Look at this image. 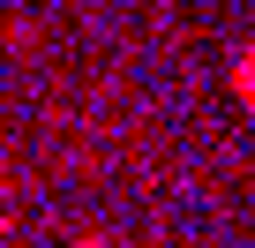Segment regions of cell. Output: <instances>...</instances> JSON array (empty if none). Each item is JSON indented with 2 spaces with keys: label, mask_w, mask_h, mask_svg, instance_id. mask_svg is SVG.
<instances>
[{
  "label": "cell",
  "mask_w": 255,
  "mask_h": 248,
  "mask_svg": "<svg viewBox=\"0 0 255 248\" xmlns=\"http://www.w3.org/2000/svg\"><path fill=\"white\" fill-rule=\"evenodd\" d=\"M233 98L240 105H255V38L240 45V60H233Z\"/></svg>",
  "instance_id": "1"
},
{
  "label": "cell",
  "mask_w": 255,
  "mask_h": 248,
  "mask_svg": "<svg viewBox=\"0 0 255 248\" xmlns=\"http://www.w3.org/2000/svg\"><path fill=\"white\" fill-rule=\"evenodd\" d=\"M75 248H105V241H75Z\"/></svg>",
  "instance_id": "2"
}]
</instances>
